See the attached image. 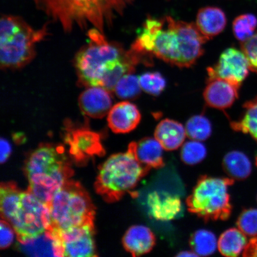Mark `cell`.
<instances>
[{"label": "cell", "mask_w": 257, "mask_h": 257, "mask_svg": "<svg viewBox=\"0 0 257 257\" xmlns=\"http://www.w3.org/2000/svg\"><path fill=\"white\" fill-rule=\"evenodd\" d=\"M35 8L66 33L96 29L104 34L135 0H32Z\"/></svg>", "instance_id": "6da1fadb"}, {"label": "cell", "mask_w": 257, "mask_h": 257, "mask_svg": "<svg viewBox=\"0 0 257 257\" xmlns=\"http://www.w3.org/2000/svg\"><path fill=\"white\" fill-rule=\"evenodd\" d=\"M89 43L77 53L75 65L78 83L86 88L104 86L120 75L134 53L118 43H110L96 29L88 31Z\"/></svg>", "instance_id": "7a4b0ae2"}, {"label": "cell", "mask_w": 257, "mask_h": 257, "mask_svg": "<svg viewBox=\"0 0 257 257\" xmlns=\"http://www.w3.org/2000/svg\"><path fill=\"white\" fill-rule=\"evenodd\" d=\"M152 32L153 55L181 68L197 62L208 40L195 24L176 21L169 16L154 25Z\"/></svg>", "instance_id": "3957f363"}, {"label": "cell", "mask_w": 257, "mask_h": 257, "mask_svg": "<svg viewBox=\"0 0 257 257\" xmlns=\"http://www.w3.org/2000/svg\"><path fill=\"white\" fill-rule=\"evenodd\" d=\"M25 170L28 191L48 205L73 172L63 147L48 144H41L31 154Z\"/></svg>", "instance_id": "277c9868"}, {"label": "cell", "mask_w": 257, "mask_h": 257, "mask_svg": "<svg viewBox=\"0 0 257 257\" xmlns=\"http://www.w3.org/2000/svg\"><path fill=\"white\" fill-rule=\"evenodd\" d=\"M48 34L47 25L35 30L19 16L3 15L0 22V65L3 69L22 68L36 54V46Z\"/></svg>", "instance_id": "5b68a950"}, {"label": "cell", "mask_w": 257, "mask_h": 257, "mask_svg": "<svg viewBox=\"0 0 257 257\" xmlns=\"http://www.w3.org/2000/svg\"><path fill=\"white\" fill-rule=\"evenodd\" d=\"M149 170L138 162L128 147L126 152L114 154L101 166L95 184L96 192L106 201L119 200L136 187Z\"/></svg>", "instance_id": "8992f818"}, {"label": "cell", "mask_w": 257, "mask_h": 257, "mask_svg": "<svg viewBox=\"0 0 257 257\" xmlns=\"http://www.w3.org/2000/svg\"><path fill=\"white\" fill-rule=\"evenodd\" d=\"M48 206L53 229L64 230L94 222L95 207L88 192L78 182L66 181L54 193Z\"/></svg>", "instance_id": "52a82bcc"}, {"label": "cell", "mask_w": 257, "mask_h": 257, "mask_svg": "<svg viewBox=\"0 0 257 257\" xmlns=\"http://www.w3.org/2000/svg\"><path fill=\"white\" fill-rule=\"evenodd\" d=\"M232 178L202 176L186 200L189 211L207 220H225L232 212L229 194Z\"/></svg>", "instance_id": "ba28073f"}, {"label": "cell", "mask_w": 257, "mask_h": 257, "mask_svg": "<svg viewBox=\"0 0 257 257\" xmlns=\"http://www.w3.org/2000/svg\"><path fill=\"white\" fill-rule=\"evenodd\" d=\"M19 242H25L51 227L49 206L30 191L22 192L20 200L10 221Z\"/></svg>", "instance_id": "9c48e42d"}, {"label": "cell", "mask_w": 257, "mask_h": 257, "mask_svg": "<svg viewBox=\"0 0 257 257\" xmlns=\"http://www.w3.org/2000/svg\"><path fill=\"white\" fill-rule=\"evenodd\" d=\"M59 240L62 256H96L94 222L64 230L51 228Z\"/></svg>", "instance_id": "30bf717a"}, {"label": "cell", "mask_w": 257, "mask_h": 257, "mask_svg": "<svg viewBox=\"0 0 257 257\" xmlns=\"http://www.w3.org/2000/svg\"><path fill=\"white\" fill-rule=\"evenodd\" d=\"M249 70L248 60L243 51L229 48L221 54L217 64L208 67V80L224 79L240 87Z\"/></svg>", "instance_id": "8fae6325"}, {"label": "cell", "mask_w": 257, "mask_h": 257, "mask_svg": "<svg viewBox=\"0 0 257 257\" xmlns=\"http://www.w3.org/2000/svg\"><path fill=\"white\" fill-rule=\"evenodd\" d=\"M70 153L77 162H84L90 157L104 153L98 134L86 130H76L67 134Z\"/></svg>", "instance_id": "7c38bea8"}, {"label": "cell", "mask_w": 257, "mask_h": 257, "mask_svg": "<svg viewBox=\"0 0 257 257\" xmlns=\"http://www.w3.org/2000/svg\"><path fill=\"white\" fill-rule=\"evenodd\" d=\"M78 102L83 113L94 118H103L112 107L110 91L100 86L87 88L79 96Z\"/></svg>", "instance_id": "4fadbf2b"}, {"label": "cell", "mask_w": 257, "mask_h": 257, "mask_svg": "<svg viewBox=\"0 0 257 257\" xmlns=\"http://www.w3.org/2000/svg\"><path fill=\"white\" fill-rule=\"evenodd\" d=\"M141 119L139 109L127 101L112 106L107 115L108 126L115 134L130 133L137 127Z\"/></svg>", "instance_id": "5bb4252c"}, {"label": "cell", "mask_w": 257, "mask_h": 257, "mask_svg": "<svg viewBox=\"0 0 257 257\" xmlns=\"http://www.w3.org/2000/svg\"><path fill=\"white\" fill-rule=\"evenodd\" d=\"M239 86L221 79L208 80L204 91L206 104L219 110L229 108L238 98Z\"/></svg>", "instance_id": "9a60e30c"}, {"label": "cell", "mask_w": 257, "mask_h": 257, "mask_svg": "<svg viewBox=\"0 0 257 257\" xmlns=\"http://www.w3.org/2000/svg\"><path fill=\"white\" fill-rule=\"evenodd\" d=\"M147 204L151 216L161 221L175 219L183 210L181 199L166 192L151 193L148 196Z\"/></svg>", "instance_id": "2e32d148"}, {"label": "cell", "mask_w": 257, "mask_h": 257, "mask_svg": "<svg viewBox=\"0 0 257 257\" xmlns=\"http://www.w3.org/2000/svg\"><path fill=\"white\" fill-rule=\"evenodd\" d=\"M136 156L137 159L144 168L149 170L159 169L164 166L162 145L156 138H146L132 143L128 146Z\"/></svg>", "instance_id": "e0dca14e"}, {"label": "cell", "mask_w": 257, "mask_h": 257, "mask_svg": "<svg viewBox=\"0 0 257 257\" xmlns=\"http://www.w3.org/2000/svg\"><path fill=\"white\" fill-rule=\"evenodd\" d=\"M124 248L134 256L149 253L156 244V236L149 227L135 225L125 233L123 238Z\"/></svg>", "instance_id": "ac0fdd59"}, {"label": "cell", "mask_w": 257, "mask_h": 257, "mask_svg": "<svg viewBox=\"0 0 257 257\" xmlns=\"http://www.w3.org/2000/svg\"><path fill=\"white\" fill-rule=\"evenodd\" d=\"M18 248L30 256H62L59 240L51 229L27 242H19Z\"/></svg>", "instance_id": "d6986e66"}, {"label": "cell", "mask_w": 257, "mask_h": 257, "mask_svg": "<svg viewBox=\"0 0 257 257\" xmlns=\"http://www.w3.org/2000/svg\"><path fill=\"white\" fill-rule=\"evenodd\" d=\"M226 24V15L221 9L208 6L199 10L195 25L208 40L222 32Z\"/></svg>", "instance_id": "ffe728a7"}, {"label": "cell", "mask_w": 257, "mask_h": 257, "mask_svg": "<svg viewBox=\"0 0 257 257\" xmlns=\"http://www.w3.org/2000/svg\"><path fill=\"white\" fill-rule=\"evenodd\" d=\"M186 136L185 128L181 123L169 118L161 121L154 133L164 149L168 151L178 149L184 144Z\"/></svg>", "instance_id": "44dd1931"}, {"label": "cell", "mask_w": 257, "mask_h": 257, "mask_svg": "<svg viewBox=\"0 0 257 257\" xmlns=\"http://www.w3.org/2000/svg\"><path fill=\"white\" fill-rule=\"evenodd\" d=\"M247 243L245 234L239 229L232 228L221 234L218 240V248L224 256H237L243 252Z\"/></svg>", "instance_id": "7402d4cb"}, {"label": "cell", "mask_w": 257, "mask_h": 257, "mask_svg": "<svg viewBox=\"0 0 257 257\" xmlns=\"http://www.w3.org/2000/svg\"><path fill=\"white\" fill-rule=\"evenodd\" d=\"M223 164L225 172L233 179H245L251 173L252 166L248 157L237 151L227 153Z\"/></svg>", "instance_id": "603a6c76"}, {"label": "cell", "mask_w": 257, "mask_h": 257, "mask_svg": "<svg viewBox=\"0 0 257 257\" xmlns=\"http://www.w3.org/2000/svg\"><path fill=\"white\" fill-rule=\"evenodd\" d=\"M22 192L14 182L2 183L0 188V211L2 219L10 222L15 213Z\"/></svg>", "instance_id": "cb8c5ba5"}, {"label": "cell", "mask_w": 257, "mask_h": 257, "mask_svg": "<svg viewBox=\"0 0 257 257\" xmlns=\"http://www.w3.org/2000/svg\"><path fill=\"white\" fill-rule=\"evenodd\" d=\"M190 245L198 256H208L216 251L218 241L216 235L211 231L200 229L192 234Z\"/></svg>", "instance_id": "d4e9b609"}, {"label": "cell", "mask_w": 257, "mask_h": 257, "mask_svg": "<svg viewBox=\"0 0 257 257\" xmlns=\"http://www.w3.org/2000/svg\"><path fill=\"white\" fill-rule=\"evenodd\" d=\"M245 112L241 119L234 121L231 126L233 130L248 134L257 142V97L243 105Z\"/></svg>", "instance_id": "484cf974"}, {"label": "cell", "mask_w": 257, "mask_h": 257, "mask_svg": "<svg viewBox=\"0 0 257 257\" xmlns=\"http://www.w3.org/2000/svg\"><path fill=\"white\" fill-rule=\"evenodd\" d=\"M185 130L190 139L199 141L207 140L212 133L210 121L203 115H196L189 118Z\"/></svg>", "instance_id": "4316f807"}, {"label": "cell", "mask_w": 257, "mask_h": 257, "mask_svg": "<svg viewBox=\"0 0 257 257\" xmlns=\"http://www.w3.org/2000/svg\"><path fill=\"white\" fill-rule=\"evenodd\" d=\"M139 77L128 73L118 80L114 92L117 97L123 99H133L138 97L141 91Z\"/></svg>", "instance_id": "83f0119b"}, {"label": "cell", "mask_w": 257, "mask_h": 257, "mask_svg": "<svg viewBox=\"0 0 257 257\" xmlns=\"http://www.w3.org/2000/svg\"><path fill=\"white\" fill-rule=\"evenodd\" d=\"M257 18L252 14L241 15L233 22V32L237 40L242 42L249 39L254 34Z\"/></svg>", "instance_id": "f1b7e54d"}, {"label": "cell", "mask_w": 257, "mask_h": 257, "mask_svg": "<svg viewBox=\"0 0 257 257\" xmlns=\"http://www.w3.org/2000/svg\"><path fill=\"white\" fill-rule=\"evenodd\" d=\"M207 149L201 141L193 140L182 145L181 159L189 165H195L203 161L207 156Z\"/></svg>", "instance_id": "f546056e"}, {"label": "cell", "mask_w": 257, "mask_h": 257, "mask_svg": "<svg viewBox=\"0 0 257 257\" xmlns=\"http://www.w3.org/2000/svg\"><path fill=\"white\" fill-rule=\"evenodd\" d=\"M139 80L141 89L150 95H159L166 88V80L159 72L145 73Z\"/></svg>", "instance_id": "4dcf8cb0"}, {"label": "cell", "mask_w": 257, "mask_h": 257, "mask_svg": "<svg viewBox=\"0 0 257 257\" xmlns=\"http://www.w3.org/2000/svg\"><path fill=\"white\" fill-rule=\"evenodd\" d=\"M237 226L246 236H257V209L243 211L237 219Z\"/></svg>", "instance_id": "1f68e13d"}, {"label": "cell", "mask_w": 257, "mask_h": 257, "mask_svg": "<svg viewBox=\"0 0 257 257\" xmlns=\"http://www.w3.org/2000/svg\"><path fill=\"white\" fill-rule=\"evenodd\" d=\"M241 49L248 60L250 70L257 74V32L243 42Z\"/></svg>", "instance_id": "d6a6232c"}, {"label": "cell", "mask_w": 257, "mask_h": 257, "mask_svg": "<svg viewBox=\"0 0 257 257\" xmlns=\"http://www.w3.org/2000/svg\"><path fill=\"white\" fill-rule=\"evenodd\" d=\"M0 248H8L14 242L15 231L8 221L2 219L0 223Z\"/></svg>", "instance_id": "836d02e7"}, {"label": "cell", "mask_w": 257, "mask_h": 257, "mask_svg": "<svg viewBox=\"0 0 257 257\" xmlns=\"http://www.w3.org/2000/svg\"><path fill=\"white\" fill-rule=\"evenodd\" d=\"M0 147H1L0 148L1 149V155H0L1 159H0V162L3 163L8 159L10 155H11L12 147L8 141L3 138H1V141H0Z\"/></svg>", "instance_id": "e575fe53"}, {"label": "cell", "mask_w": 257, "mask_h": 257, "mask_svg": "<svg viewBox=\"0 0 257 257\" xmlns=\"http://www.w3.org/2000/svg\"><path fill=\"white\" fill-rule=\"evenodd\" d=\"M243 252L244 256H257V236L249 241Z\"/></svg>", "instance_id": "d590c367"}, {"label": "cell", "mask_w": 257, "mask_h": 257, "mask_svg": "<svg viewBox=\"0 0 257 257\" xmlns=\"http://www.w3.org/2000/svg\"><path fill=\"white\" fill-rule=\"evenodd\" d=\"M178 256H198L196 253L193 251V252H182L181 253H179Z\"/></svg>", "instance_id": "8d00e7d4"}, {"label": "cell", "mask_w": 257, "mask_h": 257, "mask_svg": "<svg viewBox=\"0 0 257 257\" xmlns=\"http://www.w3.org/2000/svg\"><path fill=\"white\" fill-rule=\"evenodd\" d=\"M255 164H256V166L257 167V156H256V159H255Z\"/></svg>", "instance_id": "74e56055"}]
</instances>
